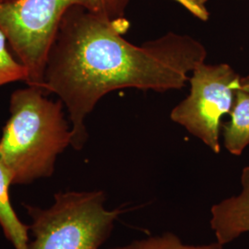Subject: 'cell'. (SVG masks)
I'll return each instance as SVG.
<instances>
[{
	"instance_id": "cell-1",
	"label": "cell",
	"mask_w": 249,
	"mask_h": 249,
	"mask_svg": "<svg viewBox=\"0 0 249 249\" xmlns=\"http://www.w3.org/2000/svg\"><path fill=\"white\" fill-rule=\"evenodd\" d=\"M125 18H107L81 6L64 14L45 62L43 90L65 105L71 122V146L88 139L85 119L102 97L124 88L164 92L183 88L189 73L205 62L204 45L169 33L135 45L123 38Z\"/></svg>"
},
{
	"instance_id": "cell-2",
	"label": "cell",
	"mask_w": 249,
	"mask_h": 249,
	"mask_svg": "<svg viewBox=\"0 0 249 249\" xmlns=\"http://www.w3.org/2000/svg\"><path fill=\"white\" fill-rule=\"evenodd\" d=\"M63 106L34 86L12 93L10 117L0 139V159L14 185L51 177L57 156L71 145V128Z\"/></svg>"
},
{
	"instance_id": "cell-3",
	"label": "cell",
	"mask_w": 249,
	"mask_h": 249,
	"mask_svg": "<svg viewBox=\"0 0 249 249\" xmlns=\"http://www.w3.org/2000/svg\"><path fill=\"white\" fill-rule=\"evenodd\" d=\"M129 0H17L0 3V30L28 72L26 83L43 89L47 52L66 11L81 6L116 19Z\"/></svg>"
},
{
	"instance_id": "cell-4",
	"label": "cell",
	"mask_w": 249,
	"mask_h": 249,
	"mask_svg": "<svg viewBox=\"0 0 249 249\" xmlns=\"http://www.w3.org/2000/svg\"><path fill=\"white\" fill-rule=\"evenodd\" d=\"M104 191L57 193L48 209L24 205L34 240L27 249H99L108 239L121 208H106Z\"/></svg>"
},
{
	"instance_id": "cell-5",
	"label": "cell",
	"mask_w": 249,
	"mask_h": 249,
	"mask_svg": "<svg viewBox=\"0 0 249 249\" xmlns=\"http://www.w3.org/2000/svg\"><path fill=\"white\" fill-rule=\"evenodd\" d=\"M240 80L228 64L198 65L189 77V95L172 110L171 119L219 153L221 119L231 112Z\"/></svg>"
},
{
	"instance_id": "cell-6",
	"label": "cell",
	"mask_w": 249,
	"mask_h": 249,
	"mask_svg": "<svg viewBox=\"0 0 249 249\" xmlns=\"http://www.w3.org/2000/svg\"><path fill=\"white\" fill-rule=\"evenodd\" d=\"M240 193L224 198L211 210V227L223 247L249 232V165L241 174Z\"/></svg>"
},
{
	"instance_id": "cell-7",
	"label": "cell",
	"mask_w": 249,
	"mask_h": 249,
	"mask_svg": "<svg viewBox=\"0 0 249 249\" xmlns=\"http://www.w3.org/2000/svg\"><path fill=\"white\" fill-rule=\"evenodd\" d=\"M230 116V121L223 124V145L231 154L239 156L249 145V91L236 90Z\"/></svg>"
},
{
	"instance_id": "cell-8",
	"label": "cell",
	"mask_w": 249,
	"mask_h": 249,
	"mask_svg": "<svg viewBox=\"0 0 249 249\" xmlns=\"http://www.w3.org/2000/svg\"><path fill=\"white\" fill-rule=\"evenodd\" d=\"M13 185L11 173L0 159V226L15 249H27L28 226L21 223L11 207L9 187Z\"/></svg>"
},
{
	"instance_id": "cell-9",
	"label": "cell",
	"mask_w": 249,
	"mask_h": 249,
	"mask_svg": "<svg viewBox=\"0 0 249 249\" xmlns=\"http://www.w3.org/2000/svg\"><path fill=\"white\" fill-rule=\"evenodd\" d=\"M110 249H223V246L217 241L199 246L187 245L177 234L173 232H164L158 235L134 240L127 245Z\"/></svg>"
},
{
	"instance_id": "cell-10",
	"label": "cell",
	"mask_w": 249,
	"mask_h": 249,
	"mask_svg": "<svg viewBox=\"0 0 249 249\" xmlns=\"http://www.w3.org/2000/svg\"><path fill=\"white\" fill-rule=\"evenodd\" d=\"M7 38L0 30V86L28 78L26 68L17 62L7 48Z\"/></svg>"
},
{
	"instance_id": "cell-11",
	"label": "cell",
	"mask_w": 249,
	"mask_h": 249,
	"mask_svg": "<svg viewBox=\"0 0 249 249\" xmlns=\"http://www.w3.org/2000/svg\"><path fill=\"white\" fill-rule=\"evenodd\" d=\"M240 89L246 91H249V76L241 78Z\"/></svg>"
},
{
	"instance_id": "cell-12",
	"label": "cell",
	"mask_w": 249,
	"mask_h": 249,
	"mask_svg": "<svg viewBox=\"0 0 249 249\" xmlns=\"http://www.w3.org/2000/svg\"><path fill=\"white\" fill-rule=\"evenodd\" d=\"M14 1H17V0H0V3H11Z\"/></svg>"
}]
</instances>
